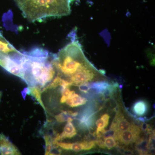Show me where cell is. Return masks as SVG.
<instances>
[{
	"label": "cell",
	"instance_id": "obj_3",
	"mask_svg": "<svg viewBox=\"0 0 155 155\" xmlns=\"http://www.w3.org/2000/svg\"><path fill=\"white\" fill-rule=\"evenodd\" d=\"M73 0H14L26 19L30 22L50 17L69 15Z\"/></svg>",
	"mask_w": 155,
	"mask_h": 155
},
{
	"label": "cell",
	"instance_id": "obj_9",
	"mask_svg": "<svg viewBox=\"0 0 155 155\" xmlns=\"http://www.w3.org/2000/svg\"><path fill=\"white\" fill-rule=\"evenodd\" d=\"M110 116L108 114L102 115L101 118L97 120L96 124L97 126L95 134L98 138L103 137V134L106 132L105 127H107L109 124Z\"/></svg>",
	"mask_w": 155,
	"mask_h": 155
},
{
	"label": "cell",
	"instance_id": "obj_17",
	"mask_svg": "<svg viewBox=\"0 0 155 155\" xmlns=\"http://www.w3.org/2000/svg\"><path fill=\"white\" fill-rule=\"evenodd\" d=\"M69 116H70L68 114L67 111H63L61 114L56 115L54 118L57 122L62 123L67 122V119Z\"/></svg>",
	"mask_w": 155,
	"mask_h": 155
},
{
	"label": "cell",
	"instance_id": "obj_14",
	"mask_svg": "<svg viewBox=\"0 0 155 155\" xmlns=\"http://www.w3.org/2000/svg\"><path fill=\"white\" fill-rule=\"evenodd\" d=\"M69 96L71 97L72 100V107H79L86 104L87 100L85 98L82 97L79 95L76 94L74 91H71Z\"/></svg>",
	"mask_w": 155,
	"mask_h": 155
},
{
	"label": "cell",
	"instance_id": "obj_12",
	"mask_svg": "<svg viewBox=\"0 0 155 155\" xmlns=\"http://www.w3.org/2000/svg\"><path fill=\"white\" fill-rule=\"evenodd\" d=\"M136 149L140 155H147L149 150L148 148V140L143 138L140 139L136 142Z\"/></svg>",
	"mask_w": 155,
	"mask_h": 155
},
{
	"label": "cell",
	"instance_id": "obj_19",
	"mask_svg": "<svg viewBox=\"0 0 155 155\" xmlns=\"http://www.w3.org/2000/svg\"><path fill=\"white\" fill-rule=\"evenodd\" d=\"M97 140H95L96 143V144L98 145L100 147L102 148L105 149L106 148L105 146L104 142L102 140L101 138H98Z\"/></svg>",
	"mask_w": 155,
	"mask_h": 155
},
{
	"label": "cell",
	"instance_id": "obj_4",
	"mask_svg": "<svg viewBox=\"0 0 155 155\" xmlns=\"http://www.w3.org/2000/svg\"><path fill=\"white\" fill-rule=\"evenodd\" d=\"M141 129L139 126L132 124L130 129L115 134V140L122 144L129 145L136 142L140 139Z\"/></svg>",
	"mask_w": 155,
	"mask_h": 155
},
{
	"label": "cell",
	"instance_id": "obj_10",
	"mask_svg": "<svg viewBox=\"0 0 155 155\" xmlns=\"http://www.w3.org/2000/svg\"><path fill=\"white\" fill-rule=\"evenodd\" d=\"M132 109L133 113L137 116H143L147 112L148 105L144 100H139L134 104Z\"/></svg>",
	"mask_w": 155,
	"mask_h": 155
},
{
	"label": "cell",
	"instance_id": "obj_13",
	"mask_svg": "<svg viewBox=\"0 0 155 155\" xmlns=\"http://www.w3.org/2000/svg\"><path fill=\"white\" fill-rule=\"evenodd\" d=\"M29 94L34 97L37 101L39 103L42 107L43 108L45 112H46V108L42 100V90L41 88L38 87H28Z\"/></svg>",
	"mask_w": 155,
	"mask_h": 155
},
{
	"label": "cell",
	"instance_id": "obj_2",
	"mask_svg": "<svg viewBox=\"0 0 155 155\" xmlns=\"http://www.w3.org/2000/svg\"><path fill=\"white\" fill-rule=\"evenodd\" d=\"M54 65L57 75L68 81L81 72L95 68L87 59L81 45L75 38L56 54Z\"/></svg>",
	"mask_w": 155,
	"mask_h": 155
},
{
	"label": "cell",
	"instance_id": "obj_11",
	"mask_svg": "<svg viewBox=\"0 0 155 155\" xmlns=\"http://www.w3.org/2000/svg\"><path fill=\"white\" fill-rule=\"evenodd\" d=\"M110 84L105 81H101L88 83L90 88L94 89L97 94H103Z\"/></svg>",
	"mask_w": 155,
	"mask_h": 155
},
{
	"label": "cell",
	"instance_id": "obj_20",
	"mask_svg": "<svg viewBox=\"0 0 155 155\" xmlns=\"http://www.w3.org/2000/svg\"><path fill=\"white\" fill-rule=\"evenodd\" d=\"M2 91H0V102H1V99H2Z\"/></svg>",
	"mask_w": 155,
	"mask_h": 155
},
{
	"label": "cell",
	"instance_id": "obj_8",
	"mask_svg": "<svg viewBox=\"0 0 155 155\" xmlns=\"http://www.w3.org/2000/svg\"><path fill=\"white\" fill-rule=\"evenodd\" d=\"M77 134L76 128L72 122H67L64 128L63 132L57 134L55 137L52 138L53 145L57 142L61 141L64 139L71 138Z\"/></svg>",
	"mask_w": 155,
	"mask_h": 155
},
{
	"label": "cell",
	"instance_id": "obj_5",
	"mask_svg": "<svg viewBox=\"0 0 155 155\" xmlns=\"http://www.w3.org/2000/svg\"><path fill=\"white\" fill-rule=\"evenodd\" d=\"M95 141L84 140L82 142L70 143L58 141L54 144V146L59 148L61 149L72 150L78 152L82 150H91L96 146Z\"/></svg>",
	"mask_w": 155,
	"mask_h": 155
},
{
	"label": "cell",
	"instance_id": "obj_1",
	"mask_svg": "<svg viewBox=\"0 0 155 155\" xmlns=\"http://www.w3.org/2000/svg\"><path fill=\"white\" fill-rule=\"evenodd\" d=\"M23 53L22 80L28 87L43 88L57 75L54 65L55 54L40 48H34Z\"/></svg>",
	"mask_w": 155,
	"mask_h": 155
},
{
	"label": "cell",
	"instance_id": "obj_7",
	"mask_svg": "<svg viewBox=\"0 0 155 155\" xmlns=\"http://www.w3.org/2000/svg\"><path fill=\"white\" fill-rule=\"evenodd\" d=\"M22 53L16 49L0 33V60L6 57L20 55Z\"/></svg>",
	"mask_w": 155,
	"mask_h": 155
},
{
	"label": "cell",
	"instance_id": "obj_6",
	"mask_svg": "<svg viewBox=\"0 0 155 155\" xmlns=\"http://www.w3.org/2000/svg\"><path fill=\"white\" fill-rule=\"evenodd\" d=\"M0 154L19 155L22 153L8 137L4 134L1 133L0 134Z\"/></svg>",
	"mask_w": 155,
	"mask_h": 155
},
{
	"label": "cell",
	"instance_id": "obj_16",
	"mask_svg": "<svg viewBox=\"0 0 155 155\" xmlns=\"http://www.w3.org/2000/svg\"><path fill=\"white\" fill-rule=\"evenodd\" d=\"M104 144L106 148L110 150L117 146V143L114 137L112 136H108L104 138Z\"/></svg>",
	"mask_w": 155,
	"mask_h": 155
},
{
	"label": "cell",
	"instance_id": "obj_18",
	"mask_svg": "<svg viewBox=\"0 0 155 155\" xmlns=\"http://www.w3.org/2000/svg\"><path fill=\"white\" fill-rule=\"evenodd\" d=\"M78 86L79 90L81 92L85 93H87L89 90L90 89L88 86V83L81 84L78 85Z\"/></svg>",
	"mask_w": 155,
	"mask_h": 155
},
{
	"label": "cell",
	"instance_id": "obj_15",
	"mask_svg": "<svg viewBox=\"0 0 155 155\" xmlns=\"http://www.w3.org/2000/svg\"><path fill=\"white\" fill-rule=\"evenodd\" d=\"M45 143V155H51L52 150L53 148V144L52 137L49 135L46 134L44 137Z\"/></svg>",
	"mask_w": 155,
	"mask_h": 155
}]
</instances>
